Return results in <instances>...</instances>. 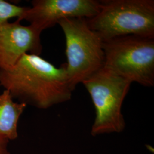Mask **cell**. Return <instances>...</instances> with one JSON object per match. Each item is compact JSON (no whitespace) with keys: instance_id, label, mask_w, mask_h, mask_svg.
I'll list each match as a JSON object with an SVG mask.
<instances>
[{"instance_id":"1","label":"cell","mask_w":154,"mask_h":154,"mask_svg":"<svg viewBox=\"0 0 154 154\" xmlns=\"http://www.w3.org/2000/svg\"><path fill=\"white\" fill-rule=\"evenodd\" d=\"M0 86L21 103L46 109L72 98L65 63L60 67L39 55L25 54L8 69H0Z\"/></svg>"},{"instance_id":"2","label":"cell","mask_w":154,"mask_h":154,"mask_svg":"<svg viewBox=\"0 0 154 154\" xmlns=\"http://www.w3.org/2000/svg\"><path fill=\"white\" fill-rule=\"evenodd\" d=\"M99 11L86 19L103 42L127 35L154 38V0L100 1Z\"/></svg>"},{"instance_id":"3","label":"cell","mask_w":154,"mask_h":154,"mask_svg":"<svg viewBox=\"0 0 154 154\" xmlns=\"http://www.w3.org/2000/svg\"><path fill=\"white\" fill-rule=\"evenodd\" d=\"M66 40L69 82L74 91L79 83L91 77L105 65L103 41L89 27L86 18H68L58 23Z\"/></svg>"},{"instance_id":"4","label":"cell","mask_w":154,"mask_h":154,"mask_svg":"<svg viewBox=\"0 0 154 154\" xmlns=\"http://www.w3.org/2000/svg\"><path fill=\"white\" fill-rule=\"evenodd\" d=\"M82 83L90 95L95 109L91 134L96 136L122 132L126 123L122 106L132 83L103 67Z\"/></svg>"},{"instance_id":"5","label":"cell","mask_w":154,"mask_h":154,"mask_svg":"<svg viewBox=\"0 0 154 154\" xmlns=\"http://www.w3.org/2000/svg\"><path fill=\"white\" fill-rule=\"evenodd\" d=\"M104 67L130 82L154 86V38L127 35L103 42Z\"/></svg>"},{"instance_id":"6","label":"cell","mask_w":154,"mask_h":154,"mask_svg":"<svg viewBox=\"0 0 154 154\" xmlns=\"http://www.w3.org/2000/svg\"><path fill=\"white\" fill-rule=\"evenodd\" d=\"M22 16L16 21L25 20L42 33L65 18H90L99 11L100 1L95 0H34Z\"/></svg>"},{"instance_id":"7","label":"cell","mask_w":154,"mask_h":154,"mask_svg":"<svg viewBox=\"0 0 154 154\" xmlns=\"http://www.w3.org/2000/svg\"><path fill=\"white\" fill-rule=\"evenodd\" d=\"M40 32L20 22H5L0 26V69L14 66L25 54L39 55L42 51Z\"/></svg>"},{"instance_id":"8","label":"cell","mask_w":154,"mask_h":154,"mask_svg":"<svg viewBox=\"0 0 154 154\" xmlns=\"http://www.w3.org/2000/svg\"><path fill=\"white\" fill-rule=\"evenodd\" d=\"M27 105L14 102L10 93L4 90L0 94V135L9 140L18 137L17 126Z\"/></svg>"},{"instance_id":"9","label":"cell","mask_w":154,"mask_h":154,"mask_svg":"<svg viewBox=\"0 0 154 154\" xmlns=\"http://www.w3.org/2000/svg\"><path fill=\"white\" fill-rule=\"evenodd\" d=\"M28 8L26 6L16 5L4 0H0V26L11 18H20Z\"/></svg>"},{"instance_id":"10","label":"cell","mask_w":154,"mask_h":154,"mask_svg":"<svg viewBox=\"0 0 154 154\" xmlns=\"http://www.w3.org/2000/svg\"><path fill=\"white\" fill-rule=\"evenodd\" d=\"M9 140L0 135V154H11L8 149Z\"/></svg>"}]
</instances>
